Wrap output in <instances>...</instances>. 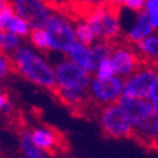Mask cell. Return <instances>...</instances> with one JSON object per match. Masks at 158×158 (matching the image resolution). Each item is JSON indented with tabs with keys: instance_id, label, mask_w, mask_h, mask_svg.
Listing matches in <instances>:
<instances>
[{
	"instance_id": "obj_24",
	"label": "cell",
	"mask_w": 158,
	"mask_h": 158,
	"mask_svg": "<svg viewBox=\"0 0 158 158\" xmlns=\"http://www.w3.org/2000/svg\"><path fill=\"white\" fill-rule=\"evenodd\" d=\"M11 71H13V64H11L10 55L0 51V79L7 78Z\"/></svg>"
},
{
	"instance_id": "obj_3",
	"label": "cell",
	"mask_w": 158,
	"mask_h": 158,
	"mask_svg": "<svg viewBox=\"0 0 158 158\" xmlns=\"http://www.w3.org/2000/svg\"><path fill=\"white\" fill-rule=\"evenodd\" d=\"M81 19H83L90 26L98 41H106L116 44L123 40V19L122 10L106 4L82 11Z\"/></svg>"
},
{
	"instance_id": "obj_14",
	"label": "cell",
	"mask_w": 158,
	"mask_h": 158,
	"mask_svg": "<svg viewBox=\"0 0 158 158\" xmlns=\"http://www.w3.org/2000/svg\"><path fill=\"white\" fill-rule=\"evenodd\" d=\"M66 58L71 59L73 64L81 66L82 69H85L86 72L93 75L96 64H95V59H93L92 51H90V47L85 45V44H81V43H76L71 48V51L68 52Z\"/></svg>"
},
{
	"instance_id": "obj_12",
	"label": "cell",
	"mask_w": 158,
	"mask_h": 158,
	"mask_svg": "<svg viewBox=\"0 0 158 158\" xmlns=\"http://www.w3.org/2000/svg\"><path fill=\"white\" fill-rule=\"evenodd\" d=\"M33 143L45 152L54 151L59 145V134L48 127H35L30 130Z\"/></svg>"
},
{
	"instance_id": "obj_20",
	"label": "cell",
	"mask_w": 158,
	"mask_h": 158,
	"mask_svg": "<svg viewBox=\"0 0 158 158\" xmlns=\"http://www.w3.org/2000/svg\"><path fill=\"white\" fill-rule=\"evenodd\" d=\"M147 0H109V4L118 10H127L131 14L140 13L144 10Z\"/></svg>"
},
{
	"instance_id": "obj_13",
	"label": "cell",
	"mask_w": 158,
	"mask_h": 158,
	"mask_svg": "<svg viewBox=\"0 0 158 158\" xmlns=\"http://www.w3.org/2000/svg\"><path fill=\"white\" fill-rule=\"evenodd\" d=\"M138 56L141 58L143 64L152 65L158 68V31L143 40L134 47Z\"/></svg>"
},
{
	"instance_id": "obj_17",
	"label": "cell",
	"mask_w": 158,
	"mask_h": 158,
	"mask_svg": "<svg viewBox=\"0 0 158 158\" xmlns=\"http://www.w3.org/2000/svg\"><path fill=\"white\" fill-rule=\"evenodd\" d=\"M75 34H76V41L81 44H85L88 47H92L98 41L93 30L90 28V26L83 19H81V17L76 19L75 21Z\"/></svg>"
},
{
	"instance_id": "obj_1",
	"label": "cell",
	"mask_w": 158,
	"mask_h": 158,
	"mask_svg": "<svg viewBox=\"0 0 158 158\" xmlns=\"http://www.w3.org/2000/svg\"><path fill=\"white\" fill-rule=\"evenodd\" d=\"M55 95L65 106L82 110L89 105V85L93 75L66 56L54 64Z\"/></svg>"
},
{
	"instance_id": "obj_15",
	"label": "cell",
	"mask_w": 158,
	"mask_h": 158,
	"mask_svg": "<svg viewBox=\"0 0 158 158\" xmlns=\"http://www.w3.org/2000/svg\"><path fill=\"white\" fill-rule=\"evenodd\" d=\"M20 150L26 158H48V154L33 143L30 130H23L20 133Z\"/></svg>"
},
{
	"instance_id": "obj_26",
	"label": "cell",
	"mask_w": 158,
	"mask_h": 158,
	"mask_svg": "<svg viewBox=\"0 0 158 158\" xmlns=\"http://www.w3.org/2000/svg\"><path fill=\"white\" fill-rule=\"evenodd\" d=\"M75 2L79 4L81 9H83V11L88 10V9H93V7L106 6V4H109V0H75Z\"/></svg>"
},
{
	"instance_id": "obj_22",
	"label": "cell",
	"mask_w": 158,
	"mask_h": 158,
	"mask_svg": "<svg viewBox=\"0 0 158 158\" xmlns=\"http://www.w3.org/2000/svg\"><path fill=\"white\" fill-rule=\"evenodd\" d=\"M114 76H116V72H114V68H113V64L110 61V58H106L96 64L95 71H93V78L110 79V78H114Z\"/></svg>"
},
{
	"instance_id": "obj_25",
	"label": "cell",
	"mask_w": 158,
	"mask_h": 158,
	"mask_svg": "<svg viewBox=\"0 0 158 158\" xmlns=\"http://www.w3.org/2000/svg\"><path fill=\"white\" fill-rule=\"evenodd\" d=\"M147 148H151V150L158 151V116H155L154 120H152V123H151Z\"/></svg>"
},
{
	"instance_id": "obj_28",
	"label": "cell",
	"mask_w": 158,
	"mask_h": 158,
	"mask_svg": "<svg viewBox=\"0 0 158 158\" xmlns=\"http://www.w3.org/2000/svg\"><path fill=\"white\" fill-rule=\"evenodd\" d=\"M147 102L151 105L155 116H158V82L155 83V86L152 88L151 92H150V95H148V98H147Z\"/></svg>"
},
{
	"instance_id": "obj_8",
	"label": "cell",
	"mask_w": 158,
	"mask_h": 158,
	"mask_svg": "<svg viewBox=\"0 0 158 158\" xmlns=\"http://www.w3.org/2000/svg\"><path fill=\"white\" fill-rule=\"evenodd\" d=\"M158 82V68L143 64L134 73L124 79L123 96L147 100L150 92Z\"/></svg>"
},
{
	"instance_id": "obj_7",
	"label": "cell",
	"mask_w": 158,
	"mask_h": 158,
	"mask_svg": "<svg viewBox=\"0 0 158 158\" xmlns=\"http://www.w3.org/2000/svg\"><path fill=\"white\" fill-rule=\"evenodd\" d=\"M123 83L124 79L120 76L110 79L92 78L89 85V103L99 109L118 103L123 96Z\"/></svg>"
},
{
	"instance_id": "obj_21",
	"label": "cell",
	"mask_w": 158,
	"mask_h": 158,
	"mask_svg": "<svg viewBox=\"0 0 158 158\" xmlns=\"http://www.w3.org/2000/svg\"><path fill=\"white\" fill-rule=\"evenodd\" d=\"M112 49H113V44L106 43V41H96V43L90 47L95 64L100 62V61H103V59H106V58H110Z\"/></svg>"
},
{
	"instance_id": "obj_19",
	"label": "cell",
	"mask_w": 158,
	"mask_h": 158,
	"mask_svg": "<svg viewBox=\"0 0 158 158\" xmlns=\"http://www.w3.org/2000/svg\"><path fill=\"white\" fill-rule=\"evenodd\" d=\"M28 43L34 49H37L38 52L45 54L49 52V43H48V37L44 28L33 30L31 34L28 37Z\"/></svg>"
},
{
	"instance_id": "obj_16",
	"label": "cell",
	"mask_w": 158,
	"mask_h": 158,
	"mask_svg": "<svg viewBox=\"0 0 158 158\" xmlns=\"http://www.w3.org/2000/svg\"><path fill=\"white\" fill-rule=\"evenodd\" d=\"M4 31L11 33V34H14V35L20 37L21 40H24V38H28L30 37L33 28L30 27V24L27 23L23 17H20L19 14L14 13L13 16H11V19H10V21H9V24H7Z\"/></svg>"
},
{
	"instance_id": "obj_9",
	"label": "cell",
	"mask_w": 158,
	"mask_h": 158,
	"mask_svg": "<svg viewBox=\"0 0 158 158\" xmlns=\"http://www.w3.org/2000/svg\"><path fill=\"white\" fill-rule=\"evenodd\" d=\"M16 14L23 17L33 30L44 28L49 17L55 11L47 0H9Z\"/></svg>"
},
{
	"instance_id": "obj_29",
	"label": "cell",
	"mask_w": 158,
	"mask_h": 158,
	"mask_svg": "<svg viewBox=\"0 0 158 158\" xmlns=\"http://www.w3.org/2000/svg\"><path fill=\"white\" fill-rule=\"evenodd\" d=\"M10 107H11V105H10L9 96H7L4 92H2V90H0V113L9 112Z\"/></svg>"
},
{
	"instance_id": "obj_31",
	"label": "cell",
	"mask_w": 158,
	"mask_h": 158,
	"mask_svg": "<svg viewBox=\"0 0 158 158\" xmlns=\"http://www.w3.org/2000/svg\"><path fill=\"white\" fill-rule=\"evenodd\" d=\"M10 6V2L9 0H0V10H3L4 7Z\"/></svg>"
},
{
	"instance_id": "obj_4",
	"label": "cell",
	"mask_w": 158,
	"mask_h": 158,
	"mask_svg": "<svg viewBox=\"0 0 158 158\" xmlns=\"http://www.w3.org/2000/svg\"><path fill=\"white\" fill-rule=\"evenodd\" d=\"M75 21L71 14L64 9H55L52 16L49 17L44 30L48 37L49 52H56L66 56L76 41Z\"/></svg>"
},
{
	"instance_id": "obj_30",
	"label": "cell",
	"mask_w": 158,
	"mask_h": 158,
	"mask_svg": "<svg viewBox=\"0 0 158 158\" xmlns=\"http://www.w3.org/2000/svg\"><path fill=\"white\" fill-rule=\"evenodd\" d=\"M47 2L55 9H65L69 3V0H47Z\"/></svg>"
},
{
	"instance_id": "obj_23",
	"label": "cell",
	"mask_w": 158,
	"mask_h": 158,
	"mask_svg": "<svg viewBox=\"0 0 158 158\" xmlns=\"http://www.w3.org/2000/svg\"><path fill=\"white\" fill-rule=\"evenodd\" d=\"M143 11L147 14L148 20L152 24L154 30L158 31V0H147Z\"/></svg>"
},
{
	"instance_id": "obj_11",
	"label": "cell",
	"mask_w": 158,
	"mask_h": 158,
	"mask_svg": "<svg viewBox=\"0 0 158 158\" xmlns=\"http://www.w3.org/2000/svg\"><path fill=\"white\" fill-rule=\"evenodd\" d=\"M155 33L152 24L150 23L147 14L144 11L133 14V19L127 27L123 31V41L127 44L135 47L138 43H141L143 40L150 37L151 34Z\"/></svg>"
},
{
	"instance_id": "obj_27",
	"label": "cell",
	"mask_w": 158,
	"mask_h": 158,
	"mask_svg": "<svg viewBox=\"0 0 158 158\" xmlns=\"http://www.w3.org/2000/svg\"><path fill=\"white\" fill-rule=\"evenodd\" d=\"M13 14H14V11L10 6L4 7L3 10H0V30H3V31L6 30L7 24H9V21Z\"/></svg>"
},
{
	"instance_id": "obj_6",
	"label": "cell",
	"mask_w": 158,
	"mask_h": 158,
	"mask_svg": "<svg viewBox=\"0 0 158 158\" xmlns=\"http://www.w3.org/2000/svg\"><path fill=\"white\" fill-rule=\"evenodd\" d=\"M99 123L107 137L134 138L131 122L118 103L99 109Z\"/></svg>"
},
{
	"instance_id": "obj_18",
	"label": "cell",
	"mask_w": 158,
	"mask_h": 158,
	"mask_svg": "<svg viewBox=\"0 0 158 158\" xmlns=\"http://www.w3.org/2000/svg\"><path fill=\"white\" fill-rule=\"evenodd\" d=\"M21 45H23V40L20 37L0 30V51L2 52L11 56Z\"/></svg>"
},
{
	"instance_id": "obj_2",
	"label": "cell",
	"mask_w": 158,
	"mask_h": 158,
	"mask_svg": "<svg viewBox=\"0 0 158 158\" xmlns=\"http://www.w3.org/2000/svg\"><path fill=\"white\" fill-rule=\"evenodd\" d=\"M10 58L13 71L26 81L44 89H55L54 64L49 62L44 54L38 52L30 44H23Z\"/></svg>"
},
{
	"instance_id": "obj_5",
	"label": "cell",
	"mask_w": 158,
	"mask_h": 158,
	"mask_svg": "<svg viewBox=\"0 0 158 158\" xmlns=\"http://www.w3.org/2000/svg\"><path fill=\"white\" fill-rule=\"evenodd\" d=\"M118 105L122 106V109L131 122L133 128H134V138L140 144L147 147L151 123L155 117L151 105L144 99H134L127 98V96H122V99L118 100Z\"/></svg>"
},
{
	"instance_id": "obj_10",
	"label": "cell",
	"mask_w": 158,
	"mask_h": 158,
	"mask_svg": "<svg viewBox=\"0 0 158 158\" xmlns=\"http://www.w3.org/2000/svg\"><path fill=\"white\" fill-rule=\"evenodd\" d=\"M110 61L113 64L116 76H120L122 79L128 78L143 65V61L138 56L135 48L130 44H127L126 41H123V40L113 44Z\"/></svg>"
}]
</instances>
